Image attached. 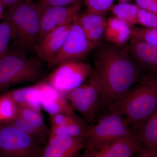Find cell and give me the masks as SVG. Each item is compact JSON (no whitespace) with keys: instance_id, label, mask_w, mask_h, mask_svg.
<instances>
[{"instance_id":"1","label":"cell","mask_w":157,"mask_h":157,"mask_svg":"<svg viewBox=\"0 0 157 157\" xmlns=\"http://www.w3.org/2000/svg\"><path fill=\"white\" fill-rule=\"evenodd\" d=\"M94 71L102 89L100 108L107 110L142 78L141 69L127 50L109 43L101 44L94 57Z\"/></svg>"},{"instance_id":"2","label":"cell","mask_w":157,"mask_h":157,"mask_svg":"<svg viewBox=\"0 0 157 157\" xmlns=\"http://www.w3.org/2000/svg\"><path fill=\"white\" fill-rule=\"evenodd\" d=\"M157 107V74L149 73L142 76L138 84L107 110L121 113L136 134Z\"/></svg>"},{"instance_id":"3","label":"cell","mask_w":157,"mask_h":157,"mask_svg":"<svg viewBox=\"0 0 157 157\" xmlns=\"http://www.w3.org/2000/svg\"><path fill=\"white\" fill-rule=\"evenodd\" d=\"M3 20L11 25L12 39L21 52L25 54L35 48L40 37L39 11L36 4L25 0L7 9Z\"/></svg>"},{"instance_id":"4","label":"cell","mask_w":157,"mask_h":157,"mask_svg":"<svg viewBox=\"0 0 157 157\" xmlns=\"http://www.w3.org/2000/svg\"><path fill=\"white\" fill-rule=\"evenodd\" d=\"M84 134L85 150L98 147L124 137L135 135L128 121L121 113L107 110Z\"/></svg>"},{"instance_id":"5","label":"cell","mask_w":157,"mask_h":157,"mask_svg":"<svg viewBox=\"0 0 157 157\" xmlns=\"http://www.w3.org/2000/svg\"><path fill=\"white\" fill-rule=\"evenodd\" d=\"M41 75L42 67L39 60L28 57L19 51H9L0 59V91L36 81Z\"/></svg>"},{"instance_id":"6","label":"cell","mask_w":157,"mask_h":157,"mask_svg":"<svg viewBox=\"0 0 157 157\" xmlns=\"http://www.w3.org/2000/svg\"><path fill=\"white\" fill-rule=\"evenodd\" d=\"M101 92L100 79L93 70L89 78L66 96L73 109L79 112L86 121L91 123L99 109Z\"/></svg>"},{"instance_id":"7","label":"cell","mask_w":157,"mask_h":157,"mask_svg":"<svg viewBox=\"0 0 157 157\" xmlns=\"http://www.w3.org/2000/svg\"><path fill=\"white\" fill-rule=\"evenodd\" d=\"M39 139L0 123V157H36L39 155Z\"/></svg>"},{"instance_id":"8","label":"cell","mask_w":157,"mask_h":157,"mask_svg":"<svg viewBox=\"0 0 157 157\" xmlns=\"http://www.w3.org/2000/svg\"><path fill=\"white\" fill-rule=\"evenodd\" d=\"M94 69L81 60L62 63L47 78V82L59 92L66 95L82 84L89 78Z\"/></svg>"},{"instance_id":"9","label":"cell","mask_w":157,"mask_h":157,"mask_svg":"<svg viewBox=\"0 0 157 157\" xmlns=\"http://www.w3.org/2000/svg\"><path fill=\"white\" fill-rule=\"evenodd\" d=\"M78 14L72 23L69 35L51 67H57L66 62L81 60L98 45L87 39L79 22Z\"/></svg>"},{"instance_id":"10","label":"cell","mask_w":157,"mask_h":157,"mask_svg":"<svg viewBox=\"0 0 157 157\" xmlns=\"http://www.w3.org/2000/svg\"><path fill=\"white\" fill-rule=\"evenodd\" d=\"M36 4L39 14V42L54 29L73 22L81 7L78 2L67 6H45L39 2Z\"/></svg>"},{"instance_id":"11","label":"cell","mask_w":157,"mask_h":157,"mask_svg":"<svg viewBox=\"0 0 157 157\" xmlns=\"http://www.w3.org/2000/svg\"><path fill=\"white\" fill-rule=\"evenodd\" d=\"M137 135L124 137L90 150L78 157H133L143 149Z\"/></svg>"},{"instance_id":"12","label":"cell","mask_w":157,"mask_h":157,"mask_svg":"<svg viewBox=\"0 0 157 157\" xmlns=\"http://www.w3.org/2000/svg\"><path fill=\"white\" fill-rule=\"evenodd\" d=\"M85 145L83 137L49 135L41 157H78V153Z\"/></svg>"},{"instance_id":"13","label":"cell","mask_w":157,"mask_h":157,"mask_svg":"<svg viewBox=\"0 0 157 157\" xmlns=\"http://www.w3.org/2000/svg\"><path fill=\"white\" fill-rule=\"evenodd\" d=\"M73 23V22H72ZM72 23L58 27L38 42L34 48L38 57L50 67L67 37Z\"/></svg>"},{"instance_id":"14","label":"cell","mask_w":157,"mask_h":157,"mask_svg":"<svg viewBox=\"0 0 157 157\" xmlns=\"http://www.w3.org/2000/svg\"><path fill=\"white\" fill-rule=\"evenodd\" d=\"M42 108L49 116L58 113L75 115L66 95L59 92L48 82L37 83Z\"/></svg>"},{"instance_id":"15","label":"cell","mask_w":157,"mask_h":157,"mask_svg":"<svg viewBox=\"0 0 157 157\" xmlns=\"http://www.w3.org/2000/svg\"><path fill=\"white\" fill-rule=\"evenodd\" d=\"M127 51L142 69L157 74V45L131 38Z\"/></svg>"},{"instance_id":"16","label":"cell","mask_w":157,"mask_h":157,"mask_svg":"<svg viewBox=\"0 0 157 157\" xmlns=\"http://www.w3.org/2000/svg\"><path fill=\"white\" fill-rule=\"evenodd\" d=\"M78 19L87 39L90 42L99 45L104 36L107 20L104 15L92 13L87 11L78 14Z\"/></svg>"},{"instance_id":"17","label":"cell","mask_w":157,"mask_h":157,"mask_svg":"<svg viewBox=\"0 0 157 157\" xmlns=\"http://www.w3.org/2000/svg\"><path fill=\"white\" fill-rule=\"evenodd\" d=\"M104 36L108 43L121 48L131 40L132 27L117 17H111L107 20Z\"/></svg>"},{"instance_id":"18","label":"cell","mask_w":157,"mask_h":157,"mask_svg":"<svg viewBox=\"0 0 157 157\" xmlns=\"http://www.w3.org/2000/svg\"><path fill=\"white\" fill-rule=\"evenodd\" d=\"M17 106H25L41 111V101L38 85L12 90L7 93Z\"/></svg>"},{"instance_id":"19","label":"cell","mask_w":157,"mask_h":157,"mask_svg":"<svg viewBox=\"0 0 157 157\" xmlns=\"http://www.w3.org/2000/svg\"><path fill=\"white\" fill-rule=\"evenodd\" d=\"M137 135L144 148L157 151V107Z\"/></svg>"},{"instance_id":"20","label":"cell","mask_w":157,"mask_h":157,"mask_svg":"<svg viewBox=\"0 0 157 157\" xmlns=\"http://www.w3.org/2000/svg\"><path fill=\"white\" fill-rule=\"evenodd\" d=\"M139 9L137 5L121 2L113 5L110 10L116 17L124 21L132 27L138 24Z\"/></svg>"},{"instance_id":"21","label":"cell","mask_w":157,"mask_h":157,"mask_svg":"<svg viewBox=\"0 0 157 157\" xmlns=\"http://www.w3.org/2000/svg\"><path fill=\"white\" fill-rule=\"evenodd\" d=\"M87 128L84 123L81 120L67 125L61 127L51 126L50 135H62L72 137H84Z\"/></svg>"},{"instance_id":"22","label":"cell","mask_w":157,"mask_h":157,"mask_svg":"<svg viewBox=\"0 0 157 157\" xmlns=\"http://www.w3.org/2000/svg\"><path fill=\"white\" fill-rule=\"evenodd\" d=\"M17 112V105L7 93L0 96V123L12 120Z\"/></svg>"},{"instance_id":"23","label":"cell","mask_w":157,"mask_h":157,"mask_svg":"<svg viewBox=\"0 0 157 157\" xmlns=\"http://www.w3.org/2000/svg\"><path fill=\"white\" fill-rule=\"evenodd\" d=\"M17 113L19 115L24 118L34 126L46 133V127L41 111L25 106H17Z\"/></svg>"},{"instance_id":"24","label":"cell","mask_w":157,"mask_h":157,"mask_svg":"<svg viewBox=\"0 0 157 157\" xmlns=\"http://www.w3.org/2000/svg\"><path fill=\"white\" fill-rule=\"evenodd\" d=\"M6 123L13 126L20 132L38 138H42V136L45 134V132L34 126L18 113L13 120Z\"/></svg>"},{"instance_id":"25","label":"cell","mask_w":157,"mask_h":157,"mask_svg":"<svg viewBox=\"0 0 157 157\" xmlns=\"http://www.w3.org/2000/svg\"><path fill=\"white\" fill-rule=\"evenodd\" d=\"M131 38L157 45V29L132 27Z\"/></svg>"},{"instance_id":"26","label":"cell","mask_w":157,"mask_h":157,"mask_svg":"<svg viewBox=\"0 0 157 157\" xmlns=\"http://www.w3.org/2000/svg\"><path fill=\"white\" fill-rule=\"evenodd\" d=\"M11 39L12 30L11 25L5 21H0V59L9 52Z\"/></svg>"},{"instance_id":"27","label":"cell","mask_w":157,"mask_h":157,"mask_svg":"<svg viewBox=\"0 0 157 157\" xmlns=\"http://www.w3.org/2000/svg\"><path fill=\"white\" fill-rule=\"evenodd\" d=\"M113 0H85L87 11L105 15L113 6Z\"/></svg>"},{"instance_id":"28","label":"cell","mask_w":157,"mask_h":157,"mask_svg":"<svg viewBox=\"0 0 157 157\" xmlns=\"http://www.w3.org/2000/svg\"><path fill=\"white\" fill-rule=\"evenodd\" d=\"M138 24L146 28L157 29V14L140 8L138 14Z\"/></svg>"},{"instance_id":"29","label":"cell","mask_w":157,"mask_h":157,"mask_svg":"<svg viewBox=\"0 0 157 157\" xmlns=\"http://www.w3.org/2000/svg\"><path fill=\"white\" fill-rule=\"evenodd\" d=\"M51 126L61 127L73 123L79 120L76 115L58 113L49 116Z\"/></svg>"},{"instance_id":"30","label":"cell","mask_w":157,"mask_h":157,"mask_svg":"<svg viewBox=\"0 0 157 157\" xmlns=\"http://www.w3.org/2000/svg\"><path fill=\"white\" fill-rule=\"evenodd\" d=\"M140 9L157 14V3L155 0H135Z\"/></svg>"},{"instance_id":"31","label":"cell","mask_w":157,"mask_h":157,"mask_svg":"<svg viewBox=\"0 0 157 157\" xmlns=\"http://www.w3.org/2000/svg\"><path fill=\"white\" fill-rule=\"evenodd\" d=\"M79 0H40L39 2L43 6H67L78 3Z\"/></svg>"},{"instance_id":"32","label":"cell","mask_w":157,"mask_h":157,"mask_svg":"<svg viewBox=\"0 0 157 157\" xmlns=\"http://www.w3.org/2000/svg\"><path fill=\"white\" fill-rule=\"evenodd\" d=\"M25 0H0V3L5 9H9L17 6Z\"/></svg>"},{"instance_id":"33","label":"cell","mask_w":157,"mask_h":157,"mask_svg":"<svg viewBox=\"0 0 157 157\" xmlns=\"http://www.w3.org/2000/svg\"><path fill=\"white\" fill-rule=\"evenodd\" d=\"M137 157H157V151H153L143 147L138 153Z\"/></svg>"},{"instance_id":"34","label":"cell","mask_w":157,"mask_h":157,"mask_svg":"<svg viewBox=\"0 0 157 157\" xmlns=\"http://www.w3.org/2000/svg\"><path fill=\"white\" fill-rule=\"evenodd\" d=\"M4 7L0 3V20L3 19V16H4Z\"/></svg>"},{"instance_id":"35","label":"cell","mask_w":157,"mask_h":157,"mask_svg":"<svg viewBox=\"0 0 157 157\" xmlns=\"http://www.w3.org/2000/svg\"><path fill=\"white\" fill-rule=\"evenodd\" d=\"M119 1L122 2H128V1H130V0H119Z\"/></svg>"},{"instance_id":"36","label":"cell","mask_w":157,"mask_h":157,"mask_svg":"<svg viewBox=\"0 0 157 157\" xmlns=\"http://www.w3.org/2000/svg\"><path fill=\"white\" fill-rule=\"evenodd\" d=\"M155 1L157 3V0H155Z\"/></svg>"},{"instance_id":"37","label":"cell","mask_w":157,"mask_h":157,"mask_svg":"<svg viewBox=\"0 0 157 157\" xmlns=\"http://www.w3.org/2000/svg\"><path fill=\"white\" fill-rule=\"evenodd\" d=\"M31 1H33V0H31Z\"/></svg>"}]
</instances>
